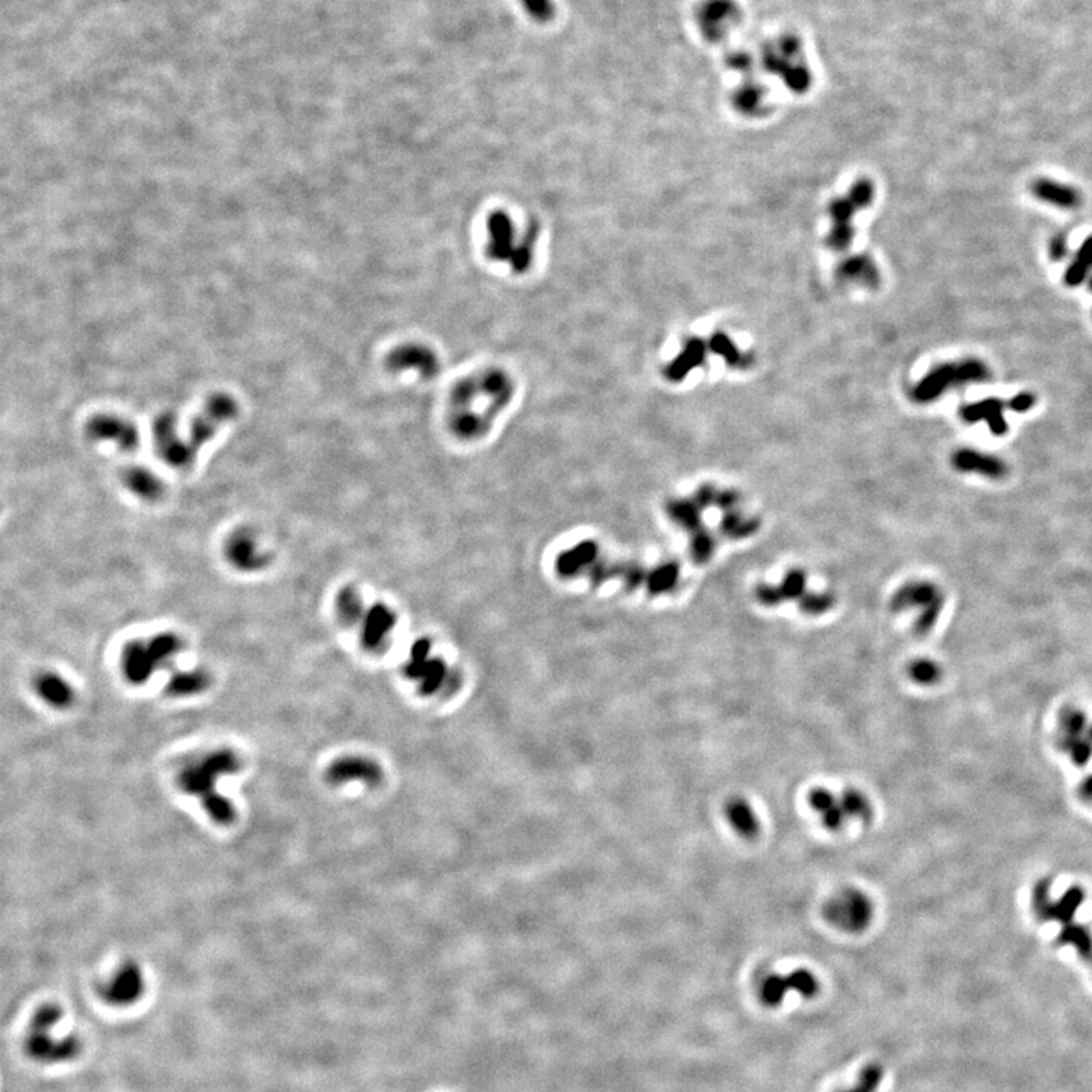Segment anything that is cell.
<instances>
[{
    "label": "cell",
    "mask_w": 1092,
    "mask_h": 1092,
    "mask_svg": "<svg viewBox=\"0 0 1092 1092\" xmlns=\"http://www.w3.org/2000/svg\"><path fill=\"white\" fill-rule=\"evenodd\" d=\"M240 769L242 760L237 752L220 748L181 769L178 774V786L191 797L199 798L203 811L214 824L229 827L236 823V805L217 791L216 783L223 775L237 774Z\"/></svg>",
    "instance_id": "6da1fadb"
},
{
    "label": "cell",
    "mask_w": 1092,
    "mask_h": 1092,
    "mask_svg": "<svg viewBox=\"0 0 1092 1092\" xmlns=\"http://www.w3.org/2000/svg\"><path fill=\"white\" fill-rule=\"evenodd\" d=\"M809 805L821 824L830 831L842 830L853 821L868 823L874 815L870 798L854 787L841 792L817 787L809 795Z\"/></svg>",
    "instance_id": "7a4b0ae2"
},
{
    "label": "cell",
    "mask_w": 1092,
    "mask_h": 1092,
    "mask_svg": "<svg viewBox=\"0 0 1092 1092\" xmlns=\"http://www.w3.org/2000/svg\"><path fill=\"white\" fill-rule=\"evenodd\" d=\"M991 380V371L983 361L977 359H965L956 363H944L932 369L918 384L910 396L920 404L933 402L951 389L979 384Z\"/></svg>",
    "instance_id": "3957f363"
},
{
    "label": "cell",
    "mask_w": 1092,
    "mask_h": 1092,
    "mask_svg": "<svg viewBox=\"0 0 1092 1092\" xmlns=\"http://www.w3.org/2000/svg\"><path fill=\"white\" fill-rule=\"evenodd\" d=\"M874 199V185L870 179H859L851 187L850 193L844 197L835 199L829 207L831 217L830 234L825 238V244L833 250L842 252L853 243L854 228L853 217L857 211L866 208Z\"/></svg>",
    "instance_id": "277c9868"
},
{
    "label": "cell",
    "mask_w": 1092,
    "mask_h": 1092,
    "mask_svg": "<svg viewBox=\"0 0 1092 1092\" xmlns=\"http://www.w3.org/2000/svg\"><path fill=\"white\" fill-rule=\"evenodd\" d=\"M944 594L942 590L930 582H912L904 584L896 592L890 607L894 612H904L909 608H916L920 612L915 622L916 635H929L933 630L944 608Z\"/></svg>",
    "instance_id": "5b68a950"
},
{
    "label": "cell",
    "mask_w": 1092,
    "mask_h": 1092,
    "mask_svg": "<svg viewBox=\"0 0 1092 1092\" xmlns=\"http://www.w3.org/2000/svg\"><path fill=\"white\" fill-rule=\"evenodd\" d=\"M61 1017H63V1011L61 1007L55 1005L39 1007L33 1015L27 1048V1053L33 1056L35 1059L45 1060V1062H63L76 1054L78 1050L76 1041L70 1038L61 1042H53L49 1036V1032L57 1023H59Z\"/></svg>",
    "instance_id": "8992f818"
},
{
    "label": "cell",
    "mask_w": 1092,
    "mask_h": 1092,
    "mask_svg": "<svg viewBox=\"0 0 1092 1092\" xmlns=\"http://www.w3.org/2000/svg\"><path fill=\"white\" fill-rule=\"evenodd\" d=\"M237 414L238 406L228 395L220 393L208 399L202 410L197 413L196 418L193 419L187 437H183L193 462L196 460L197 452L201 451V448L208 440L214 437L219 428L236 418Z\"/></svg>",
    "instance_id": "52a82bcc"
},
{
    "label": "cell",
    "mask_w": 1092,
    "mask_h": 1092,
    "mask_svg": "<svg viewBox=\"0 0 1092 1092\" xmlns=\"http://www.w3.org/2000/svg\"><path fill=\"white\" fill-rule=\"evenodd\" d=\"M824 916L831 926L842 932L860 933L872 922L874 902L862 890H841L825 904Z\"/></svg>",
    "instance_id": "ba28073f"
},
{
    "label": "cell",
    "mask_w": 1092,
    "mask_h": 1092,
    "mask_svg": "<svg viewBox=\"0 0 1092 1092\" xmlns=\"http://www.w3.org/2000/svg\"><path fill=\"white\" fill-rule=\"evenodd\" d=\"M819 980L811 969L797 968L789 974H769L760 983L759 998L766 1007H779L786 995L797 992L803 998H813L819 992Z\"/></svg>",
    "instance_id": "9c48e42d"
},
{
    "label": "cell",
    "mask_w": 1092,
    "mask_h": 1092,
    "mask_svg": "<svg viewBox=\"0 0 1092 1092\" xmlns=\"http://www.w3.org/2000/svg\"><path fill=\"white\" fill-rule=\"evenodd\" d=\"M1060 748L1071 756L1077 763H1085L1092 757V722L1086 713L1079 709H1065L1060 713Z\"/></svg>",
    "instance_id": "30bf717a"
},
{
    "label": "cell",
    "mask_w": 1092,
    "mask_h": 1092,
    "mask_svg": "<svg viewBox=\"0 0 1092 1092\" xmlns=\"http://www.w3.org/2000/svg\"><path fill=\"white\" fill-rule=\"evenodd\" d=\"M154 445L157 454L163 458L164 463L172 468L184 469L193 465V458L185 448L184 438L178 432L177 418L172 413H164L158 416L154 424Z\"/></svg>",
    "instance_id": "8fae6325"
},
{
    "label": "cell",
    "mask_w": 1092,
    "mask_h": 1092,
    "mask_svg": "<svg viewBox=\"0 0 1092 1092\" xmlns=\"http://www.w3.org/2000/svg\"><path fill=\"white\" fill-rule=\"evenodd\" d=\"M87 434L93 440L112 442L124 452L136 451L140 443L136 425L114 414H98L90 419L87 424Z\"/></svg>",
    "instance_id": "7c38bea8"
},
{
    "label": "cell",
    "mask_w": 1092,
    "mask_h": 1092,
    "mask_svg": "<svg viewBox=\"0 0 1092 1092\" xmlns=\"http://www.w3.org/2000/svg\"><path fill=\"white\" fill-rule=\"evenodd\" d=\"M144 979L136 962H124L102 989V997L112 1006H130L143 995Z\"/></svg>",
    "instance_id": "4fadbf2b"
},
{
    "label": "cell",
    "mask_w": 1092,
    "mask_h": 1092,
    "mask_svg": "<svg viewBox=\"0 0 1092 1092\" xmlns=\"http://www.w3.org/2000/svg\"><path fill=\"white\" fill-rule=\"evenodd\" d=\"M225 556L228 562L244 572H256L264 570L270 562V557L260 550L256 537L248 531H236L228 537L225 543Z\"/></svg>",
    "instance_id": "5bb4252c"
},
{
    "label": "cell",
    "mask_w": 1092,
    "mask_h": 1092,
    "mask_svg": "<svg viewBox=\"0 0 1092 1092\" xmlns=\"http://www.w3.org/2000/svg\"><path fill=\"white\" fill-rule=\"evenodd\" d=\"M160 667L157 655L154 653L149 641L130 642L122 651V671L124 679L131 685L140 686L148 683Z\"/></svg>",
    "instance_id": "9a60e30c"
},
{
    "label": "cell",
    "mask_w": 1092,
    "mask_h": 1092,
    "mask_svg": "<svg viewBox=\"0 0 1092 1092\" xmlns=\"http://www.w3.org/2000/svg\"><path fill=\"white\" fill-rule=\"evenodd\" d=\"M951 465L962 474H974L988 480H1003L1009 468L994 454L977 451L974 448H961L951 456Z\"/></svg>",
    "instance_id": "2e32d148"
},
{
    "label": "cell",
    "mask_w": 1092,
    "mask_h": 1092,
    "mask_svg": "<svg viewBox=\"0 0 1092 1092\" xmlns=\"http://www.w3.org/2000/svg\"><path fill=\"white\" fill-rule=\"evenodd\" d=\"M1009 408V404L997 398L981 399L979 402L967 404L962 406L959 410V416L962 420H965L967 424H977V422H985L988 425L989 431L994 436H1005L1009 431L1006 418H1005V410Z\"/></svg>",
    "instance_id": "e0dca14e"
},
{
    "label": "cell",
    "mask_w": 1092,
    "mask_h": 1092,
    "mask_svg": "<svg viewBox=\"0 0 1092 1092\" xmlns=\"http://www.w3.org/2000/svg\"><path fill=\"white\" fill-rule=\"evenodd\" d=\"M33 689L47 706L53 709H69L75 701V691L70 683L61 675L46 671L35 677Z\"/></svg>",
    "instance_id": "ac0fdd59"
},
{
    "label": "cell",
    "mask_w": 1092,
    "mask_h": 1092,
    "mask_svg": "<svg viewBox=\"0 0 1092 1092\" xmlns=\"http://www.w3.org/2000/svg\"><path fill=\"white\" fill-rule=\"evenodd\" d=\"M727 821L740 837L754 839L762 830V823L754 805L744 797H734L727 801Z\"/></svg>",
    "instance_id": "d6986e66"
},
{
    "label": "cell",
    "mask_w": 1092,
    "mask_h": 1092,
    "mask_svg": "<svg viewBox=\"0 0 1092 1092\" xmlns=\"http://www.w3.org/2000/svg\"><path fill=\"white\" fill-rule=\"evenodd\" d=\"M836 278L839 282H854L868 288L880 286V272L876 262L866 254H857L848 256L836 268Z\"/></svg>",
    "instance_id": "ffe728a7"
},
{
    "label": "cell",
    "mask_w": 1092,
    "mask_h": 1092,
    "mask_svg": "<svg viewBox=\"0 0 1092 1092\" xmlns=\"http://www.w3.org/2000/svg\"><path fill=\"white\" fill-rule=\"evenodd\" d=\"M1030 190L1034 193L1036 199H1040L1042 202L1050 203L1053 207L1062 209H1076L1079 208L1082 203V195L1079 190H1076L1068 184H1062L1059 181H1053L1048 178H1040L1032 184Z\"/></svg>",
    "instance_id": "44dd1931"
},
{
    "label": "cell",
    "mask_w": 1092,
    "mask_h": 1092,
    "mask_svg": "<svg viewBox=\"0 0 1092 1092\" xmlns=\"http://www.w3.org/2000/svg\"><path fill=\"white\" fill-rule=\"evenodd\" d=\"M122 483L132 495L144 501H158L163 498L166 486L163 481L149 469L140 466H131L122 472Z\"/></svg>",
    "instance_id": "7402d4cb"
},
{
    "label": "cell",
    "mask_w": 1092,
    "mask_h": 1092,
    "mask_svg": "<svg viewBox=\"0 0 1092 1092\" xmlns=\"http://www.w3.org/2000/svg\"><path fill=\"white\" fill-rule=\"evenodd\" d=\"M704 360H706V343L698 337H691L685 341L681 353L667 365L665 377L673 383H679L685 380L691 371L701 366Z\"/></svg>",
    "instance_id": "603a6c76"
},
{
    "label": "cell",
    "mask_w": 1092,
    "mask_h": 1092,
    "mask_svg": "<svg viewBox=\"0 0 1092 1092\" xmlns=\"http://www.w3.org/2000/svg\"><path fill=\"white\" fill-rule=\"evenodd\" d=\"M805 576L801 570H791L785 580L781 582V586H768L762 584L756 590V595L759 598V601L765 606H775L785 600H793V598H803L805 595Z\"/></svg>",
    "instance_id": "cb8c5ba5"
},
{
    "label": "cell",
    "mask_w": 1092,
    "mask_h": 1092,
    "mask_svg": "<svg viewBox=\"0 0 1092 1092\" xmlns=\"http://www.w3.org/2000/svg\"><path fill=\"white\" fill-rule=\"evenodd\" d=\"M327 779L334 785L347 783L351 780L369 781V780L377 779V768L366 760L357 759V757L339 759L328 768Z\"/></svg>",
    "instance_id": "d4e9b609"
},
{
    "label": "cell",
    "mask_w": 1092,
    "mask_h": 1092,
    "mask_svg": "<svg viewBox=\"0 0 1092 1092\" xmlns=\"http://www.w3.org/2000/svg\"><path fill=\"white\" fill-rule=\"evenodd\" d=\"M211 685V677L203 669L175 673L167 683L166 692L172 697H193L202 694Z\"/></svg>",
    "instance_id": "484cf974"
},
{
    "label": "cell",
    "mask_w": 1092,
    "mask_h": 1092,
    "mask_svg": "<svg viewBox=\"0 0 1092 1092\" xmlns=\"http://www.w3.org/2000/svg\"><path fill=\"white\" fill-rule=\"evenodd\" d=\"M667 511L675 522L680 523L681 527H685L692 534L704 530L701 525V507L695 499L694 501L671 499L667 503Z\"/></svg>",
    "instance_id": "4316f807"
},
{
    "label": "cell",
    "mask_w": 1092,
    "mask_h": 1092,
    "mask_svg": "<svg viewBox=\"0 0 1092 1092\" xmlns=\"http://www.w3.org/2000/svg\"><path fill=\"white\" fill-rule=\"evenodd\" d=\"M709 347L712 349V353L721 355L730 367L748 369V367L751 366V355L739 351L736 345L733 343L732 339L727 337L726 334H713L712 339L709 341Z\"/></svg>",
    "instance_id": "83f0119b"
},
{
    "label": "cell",
    "mask_w": 1092,
    "mask_h": 1092,
    "mask_svg": "<svg viewBox=\"0 0 1092 1092\" xmlns=\"http://www.w3.org/2000/svg\"><path fill=\"white\" fill-rule=\"evenodd\" d=\"M1092 268V237H1088L1079 252L1074 256L1070 268H1066L1065 282L1070 287H1076L1085 281Z\"/></svg>",
    "instance_id": "f1b7e54d"
},
{
    "label": "cell",
    "mask_w": 1092,
    "mask_h": 1092,
    "mask_svg": "<svg viewBox=\"0 0 1092 1092\" xmlns=\"http://www.w3.org/2000/svg\"><path fill=\"white\" fill-rule=\"evenodd\" d=\"M679 576H680V568L677 563L661 564V568L653 570L647 576L648 589L655 595L673 590L679 582Z\"/></svg>",
    "instance_id": "f546056e"
},
{
    "label": "cell",
    "mask_w": 1092,
    "mask_h": 1092,
    "mask_svg": "<svg viewBox=\"0 0 1092 1092\" xmlns=\"http://www.w3.org/2000/svg\"><path fill=\"white\" fill-rule=\"evenodd\" d=\"M757 528H759L757 519H744L733 510H727L726 516L722 517V522H721L722 533L733 539L751 536Z\"/></svg>",
    "instance_id": "4dcf8cb0"
},
{
    "label": "cell",
    "mask_w": 1092,
    "mask_h": 1092,
    "mask_svg": "<svg viewBox=\"0 0 1092 1092\" xmlns=\"http://www.w3.org/2000/svg\"><path fill=\"white\" fill-rule=\"evenodd\" d=\"M909 675L912 680L922 685V686H930L935 685L941 679V667L936 661H929V659H920L915 661L909 667Z\"/></svg>",
    "instance_id": "1f68e13d"
},
{
    "label": "cell",
    "mask_w": 1092,
    "mask_h": 1092,
    "mask_svg": "<svg viewBox=\"0 0 1092 1092\" xmlns=\"http://www.w3.org/2000/svg\"><path fill=\"white\" fill-rule=\"evenodd\" d=\"M882 1079H884V1068L872 1062L860 1070L856 1085L842 1092H877Z\"/></svg>",
    "instance_id": "d6a6232c"
},
{
    "label": "cell",
    "mask_w": 1092,
    "mask_h": 1092,
    "mask_svg": "<svg viewBox=\"0 0 1092 1092\" xmlns=\"http://www.w3.org/2000/svg\"><path fill=\"white\" fill-rule=\"evenodd\" d=\"M525 13L539 23L550 21L556 14V5L552 0H521Z\"/></svg>",
    "instance_id": "836d02e7"
},
{
    "label": "cell",
    "mask_w": 1092,
    "mask_h": 1092,
    "mask_svg": "<svg viewBox=\"0 0 1092 1092\" xmlns=\"http://www.w3.org/2000/svg\"><path fill=\"white\" fill-rule=\"evenodd\" d=\"M713 537L707 533L706 530L698 531L692 534V546H691V554L697 563H706L713 552Z\"/></svg>",
    "instance_id": "e575fe53"
},
{
    "label": "cell",
    "mask_w": 1092,
    "mask_h": 1092,
    "mask_svg": "<svg viewBox=\"0 0 1092 1092\" xmlns=\"http://www.w3.org/2000/svg\"><path fill=\"white\" fill-rule=\"evenodd\" d=\"M833 596L829 594H805L801 598V610L811 615H819L833 606Z\"/></svg>",
    "instance_id": "d590c367"
},
{
    "label": "cell",
    "mask_w": 1092,
    "mask_h": 1092,
    "mask_svg": "<svg viewBox=\"0 0 1092 1092\" xmlns=\"http://www.w3.org/2000/svg\"><path fill=\"white\" fill-rule=\"evenodd\" d=\"M1007 404H1009V408L1014 410V412L1026 413L1030 408H1034L1035 404H1036V398H1035L1034 393H1018L1011 401H1007Z\"/></svg>",
    "instance_id": "8d00e7d4"
},
{
    "label": "cell",
    "mask_w": 1092,
    "mask_h": 1092,
    "mask_svg": "<svg viewBox=\"0 0 1092 1092\" xmlns=\"http://www.w3.org/2000/svg\"><path fill=\"white\" fill-rule=\"evenodd\" d=\"M1068 254V244H1066V237L1064 234L1054 237L1050 243V256L1056 262H1060L1065 258Z\"/></svg>",
    "instance_id": "74e56055"
},
{
    "label": "cell",
    "mask_w": 1092,
    "mask_h": 1092,
    "mask_svg": "<svg viewBox=\"0 0 1092 1092\" xmlns=\"http://www.w3.org/2000/svg\"><path fill=\"white\" fill-rule=\"evenodd\" d=\"M1080 793H1082V798H1083V799H1086L1088 803H1091L1092 805V775L1089 779L1085 780V781L1082 783V786H1080Z\"/></svg>",
    "instance_id": "f35d334b"
},
{
    "label": "cell",
    "mask_w": 1092,
    "mask_h": 1092,
    "mask_svg": "<svg viewBox=\"0 0 1092 1092\" xmlns=\"http://www.w3.org/2000/svg\"><path fill=\"white\" fill-rule=\"evenodd\" d=\"M1089 287H1091V290H1092V278L1091 280H1089Z\"/></svg>",
    "instance_id": "ab89813d"
}]
</instances>
